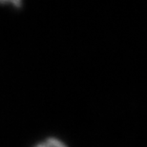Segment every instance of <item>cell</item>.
Masks as SVG:
<instances>
[{
    "instance_id": "obj_2",
    "label": "cell",
    "mask_w": 147,
    "mask_h": 147,
    "mask_svg": "<svg viewBox=\"0 0 147 147\" xmlns=\"http://www.w3.org/2000/svg\"><path fill=\"white\" fill-rule=\"evenodd\" d=\"M0 4H11L16 8H20L22 5V0H0Z\"/></svg>"
},
{
    "instance_id": "obj_1",
    "label": "cell",
    "mask_w": 147,
    "mask_h": 147,
    "mask_svg": "<svg viewBox=\"0 0 147 147\" xmlns=\"http://www.w3.org/2000/svg\"><path fill=\"white\" fill-rule=\"evenodd\" d=\"M37 146L38 147H62V146H66V144L58 139L50 138V139L45 140L43 142L38 143Z\"/></svg>"
}]
</instances>
